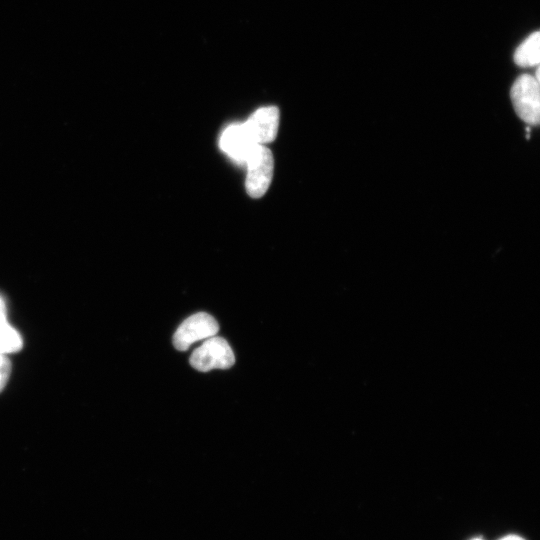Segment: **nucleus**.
I'll return each instance as SVG.
<instances>
[{
	"label": "nucleus",
	"instance_id": "obj_1",
	"mask_svg": "<svg viewBox=\"0 0 540 540\" xmlns=\"http://www.w3.org/2000/svg\"><path fill=\"white\" fill-rule=\"evenodd\" d=\"M510 98L521 120L529 125H540V85L534 76L522 74L517 77Z\"/></svg>",
	"mask_w": 540,
	"mask_h": 540
},
{
	"label": "nucleus",
	"instance_id": "obj_2",
	"mask_svg": "<svg viewBox=\"0 0 540 540\" xmlns=\"http://www.w3.org/2000/svg\"><path fill=\"white\" fill-rule=\"evenodd\" d=\"M245 165L246 191L250 197L260 198L267 192L272 181L274 170L272 152L265 145H257Z\"/></svg>",
	"mask_w": 540,
	"mask_h": 540
},
{
	"label": "nucleus",
	"instance_id": "obj_3",
	"mask_svg": "<svg viewBox=\"0 0 540 540\" xmlns=\"http://www.w3.org/2000/svg\"><path fill=\"white\" fill-rule=\"evenodd\" d=\"M235 363L234 353L228 342L218 336L208 338L190 356V365L201 372L228 369Z\"/></svg>",
	"mask_w": 540,
	"mask_h": 540
},
{
	"label": "nucleus",
	"instance_id": "obj_4",
	"mask_svg": "<svg viewBox=\"0 0 540 540\" xmlns=\"http://www.w3.org/2000/svg\"><path fill=\"white\" fill-rule=\"evenodd\" d=\"M219 325L208 313L198 312L186 318L173 336V345L179 351H186L194 342L215 336Z\"/></svg>",
	"mask_w": 540,
	"mask_h": 540
},
{
	"label": "nucleus",
	"instance_id": "obj_5",
	"mask_svg": "<svg viewBox=\"0 0 540 540\" xmlns=\"http://www.w3.org/2000/svg\"><path fill=\"white\" fill-rule=\"evenodd\" d=\"M279 119V109L266 106L257 109L243 125L255 144L265 145L275 140Z\"/></svg>",
	"mask_w": 540,
	"mask_h": 540
},
{
	"label": "nucleus",
	"instance_id": "obj_6",
	"mask_svg": "<svg viewBox=\"0 0 540 540\" xmlns=\"http://www.w3.org/2000/svg\"><path fill=\"white\" fill-rule=\"evenodd\" d=\"M220 147L234 161L244 164L258 144H255L242 124L228 126L220 137Z\"/></svg>",
	"mask_w": 540,
	"mask_h": 540
},
{
	"label": "nucleus",
	"instance_id": "obj_7",
	"mask_svg": "<svg viewBox=\"0 0 540 540\" xmlns=\"http://www.w3.org/2000/svg\"><path fill=\"white\" fill-rule=\"evenodd\" d=\"M514 62L520 67L540 64V30L530 34L515 50Z\"/></svg>",
	"mask_w": 540,
	"mask_h": 540
},
{
	"label": "nucleus",
	"instance_id": "obj_8",
	"mask_svg": "<svg viewBox=\"0 0 540 540\" xmlns=\"http://www.w3.org/2000/svg\"><path fill=\"white\" fill-rule=\"evenodd\" d=\"M22 346L23 341L18 331L6 321L0 322V354L18 352Z\"/></svg>",
	"mask_w": 540,
	"mask_h": 540
},
{
	"label": "nucleus",
	"instance_id": "obj_9",
	"mask_svg": "<svg viewBox=\"0 0 540 540\" xmlns=\"http://www.w3.org/2000/svg\"><path fill=\"white\" fill-rule=\"evenodd\" d=\"M11 373V362L3 354H0V392L5 387Z\"/></svg>",
	"mask_w": 540,
	"mask_h": 540
},
{
	"label": "nucleus",
	"instance_id": "obj_10",
	"mask_svg": "<svg viewBox=\"0 0 540 540\" xmlns=\"http://www.w3.org/2000/svg\"><path fill=\"white\" fill-rule=\"evenodd\" d=\"M6 321V307L3 299L0 297V322Z\"/></svg>",
	"mask_w": 540,
	"mask_h": 540
},
{
	"label": "nucleus",
	"instance_id": "obj_11",
	"mask_svg": "<svg viewBox=\"0 0 540 540\" xmlns=\"http://www.w3.org/2000/svg\"><path fill=\"white\" fill-rule=\"evenodd\" d=\"M500 540H524V539L516 535H509L504 538H501Z\"/></svg>",
	"mask_w": 540,
	"mask_h": 540
},
{
	"label": "nucleus",
	"instance_id": "obj_12",
	"mask_svg": "<svg viewBox=\"0 0 540 540\" xmlns=\"http://www.w3.org/2000/svg\"><path fill=\"white\" fill-rule=\"evenodd\" d=\"M535 79L537 80V82L539 83L540 85V64L537 66V69H536V72H535Z\"/></svg>",
	"mask_w": 540,
	"mask_h": 540
},
{
	"label": "nucleus",
	"instance_id": "obj_13",
	"mask_svg": "<svg viewBox=\"0 0 540 540\" xmlns=\"http://www.w3.org/2000/svg\"><path fill=\"white\" fill-rule=\"evenodd\" d=\"M472 540H482V539H481V538H474V539H472Z\"/></svg>",
	"mask_w": 540,
	"mask_h": 540
}]
</instances>
